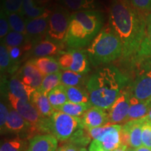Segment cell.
I'll return each mask as SVG.
<instances>
[{
  "mask_svg": "<svg viewBox=\"0 0 151 151\" xmlns=\"http://www.w3.org/2000/svg\"><path fill=\"white\" fill-rule=\"evenodd\" d=\"M109 24L122 45L124 60L132 59L140 49L146 35V16L125 0H112L109 10Z\"/></svg>",
  "mask_w": 151,
  "mask_h": 151,
  "instance_id": "cell-1",
  "label": "cell"
},
{
  "mask_svg": "<svg viewBox=\"0 0 151 151\" xmlns=\"http://www.w3.org/2000/svg\"><path fill=\"white\" fill-rule=\"evenodd\" d=\"M129 78L113 66L101 67L92 73L86 83L92 106L109 109L123 89Z\"/></svg>",
  "mask_w": 151,
  "mask_h": 151,
  "instance_id": "cell-2",
  "label": "cell"
},
{
  "mask_svg": "<svg viewBox=\"0 0 151 151\" xmlns=\"http://www.w3.org/2000/svg\"><path fill=\"white\" fill-rule=\"evenodd\" d=\"M104 16L99 11L72 13L65 39L70 49H81L89 46L104 27Z\"/></svg>",
  "mask_w": 151,
  "mask_h": 151,
  "instance_id": "cell-3",
  "label": "cell"
},
{
  "mask_svg": "<svg viewBox=\"0 0 151 151\" xmlns=\"http://www.w3.org/2000/svg\"><path fill=\"white\" fill-rule=\"evenodd\" d=\"M90 65H107L122 56V45L110 24L103 27L87 48Z\"/></svg>",
  "mask_w": 151,
  "mask_h": 151,
  "instance_id": "cell-4",
  "label": "cell"
},
{
  "mask_svg": "<svg viewBox=\"0 0 151 151\" xmlns=\"http://www.w3.org/2000/svg\"><path fill=\"white\" fill-rule=\"evenodd\" d=\"M132 60L135 77L128 86L130 94L139 101H147L151 97V58L135 56Z\"/></svg>",
  "mask_w": 151,
  "mask_h": 151,
  "instance_id": "cell-5",
  "label": "cell"
},
{
  "mask_svg": "<svg viewBox=\"0 0 151 151\" xmlns=\"http://www.w3.org/2000/svg\"><path fill=\"white\" fill-rule=\"evenodd\" d=\"M120 124H107L99 127L88 129L89 134L93 139L89 146L90 151H113L121 145Z\"/></svg>",
  "mask_w": 151,
  "mask_h": 151,
  "instance_id": "cell-6",
  "label": "cell"
},
{
  "mask_svg": "<svg viewBox=\"0 0 151 151\" xmlns=\"http://www.w3.org/2000/svg\"><path fill=\"white\" fill-rule=\"evenodd\" d=\"M50 134L58 140H69L78 130L84 128L81 118L73 117L62 111H55L50 118Z\"/></svg>",
  "mask_w": 151,
  "mask_h": 151,
  "instance_id": "cell-7",
  "label": "cell"
},
{
  "mask_svg": "<svg viewBox=\"0 0 151 151\" xmlns=\"http://www.w3.org/2000/svg\"><path fill=\"white\" fill-rule=\"evenodd\" d=\"M71 15L70 11L62 5H57L51 11L46 38L59 43L65 42Z\"/></svg>",
  "mask_w": 151,
  "mask_h": 151,
  "instance_id": "cell-8",
  "label": "cell"
},
{
  "mask_svg": "<svg viewBox=\"0 0 151 151\" xmlns=\"http://www.w3.org/2000/svg\"><path fill=\"white\" fill-rule=\"evenodd\" d=\"M60 69L71 71L81 74H86L90 71V63L86 50L82 49H70L61 51L58 58Z\"/></svg>",
  "mask_w": 151,
  "mask_h": 151,
  "instance_id": "cell-9",
  "label": "cell"
},
{
  "mask_svg": "<svg viewBox=\"0 0 151 151\" xmlns=\"http://www.w3.org/2000/svg\"><path fill=\"white\" fill-rule=\"evenodd\" d=\"M5 132L14 133L21 137H25L26 139H32L38 135L32 125L14 109L9 111L4 133Z\"/></svg>",
  "mask_w": 151,
  "mask_h": 151,
  "instance_id": "cell-10",
  "label": "cell"
},
{
  "mask_svg": "<svg viewBox=\"0 0 151 151\" xmlns=\"http://www.w3.org/2000/svg\"><path fill=\"white\" fill-rule=\"evenodd\" d=\"M144 118L129 121L122 126L120 132L121 145L131 149H136L142 146L141 133Z\"/></svg>",
  "mask_w": 151,
  "mask_h": 151,
  "instance_id": "cell-11",
  "label": "cell"
},
{
  "mask_svg": "<svg viewBox=\"0 0 151 151\" xmlns=\"http://www.w3.org/2000/svg\"><path fill=\"white\" fill-rule=\"evenodd\" d=\"M130 92L129 88H124L109 109V124L125 123L130 107Z\"/></svg>",
  "mask_w": 151,
  "mask_h": 151,
  "instance_id": "cell-12",
  "label": "cell"
},
{
  "mask_svg": "<svg viewBox=\"0 0 151 151\" xmlns=\"http://www.w3.org/2000/svg\"><path fill=\"white\" fill-rule=\"evenodd\" d=\"M50 14L51 11L49 10L42 16L37 18L27 19L26 20V35L33 46L46 37Z\"/></svg>",
  "mask_w": 151,
  "mask_h": 151,
  "instance_id": "cell-13",
  "label": "cell"
},
{
  "mask_svg": "<svg viewBox=\"0 0 151 151\" xmlns=\"http://www.w3.org/2000/svg\"><path fill=\"white\" fill-rule=\"evenodd\" d=\"M24 84L35 90L40 88L44 76L34 63L33 60H29L24 64L16 76Z\"/></svg>",
  "mask_w": 151,
  "mask_h": 151,
  "instance_id": "cell-14",
  "label": "cell"
},
{
  "mask_svg": "<svg viewBox=\"0 0 151 151\" xmlns=\"http://www.w3.org/2000/svg\"><path fill=\"white\" fill-rule=\"evenodd\" d=\"M83 125L86 129L99 127L109 124V114L105 109L92 106L81 118Z\"/></svg>",
  "mask_w": 151,
  "mask_h": 151,
  "instance_id": "cell-15",
  "label": "cell"
},
{
  "mask_svg": "<svg viewBox=\"0 0 151 151\" xmlns=\"http://www.w3.org/2000/svg\"><path fill=\"white\" fill-rule=\"evenodd\" d=\"M7 92L18 99L26 101H31V97L35 89L24 84L22 81L14 76L6 83Z\"/></svg>",
  "mask_w": 151,
  "mask_h": 151,
  "instance_id": "cell-16",
  "label": "cell"
},
{
  "mask_svg": "<svg viewBox=\"0 0 151 151\" xmlns=\"http://www.w3.org/2000/svg\"><path fill=\"white\" fill-rule=\"evenodd\" d=\"M58 139L51 134H39L29 139L28 151H55Z\"/></svg>",
  "mask_w": 151,
  "mask_h": 151,
  "instance_id": "cell-17",
  "label": "cell"
},
{
  "mask_svg": "<svg viewBox=\"0 0 151 151\" xmlns=\"http://www.w3.org/2000/svg\"><path fill=\"white\" fill-rule=\"evenodd\" d=\"M62 43L55 42L53 41L45 38L36 43L32 49V55L36 58L47 57L60 53L62 51Z\"/></svg>",
  "mask_w": 151,
  "mask_h": 151,
  "instance_id": "cell-18",
  "label": "cell"
},
{
  "mask_svg": "<svg viewBox=\"0 0 151 151\" xmlns=\"http://www.w3.org/2000/svg\"><path fill=\"white\" fill-rule=\"evenodd\" d=\"M31 102L35 105L36 109L43 118H50L55 111L50 104L48 95L38 90H36L33 92L31 97Z\"/></svg>",
  "mask_w": 151,
  "mask_h": 151,
  "instance_id": "cell-19",
  "label": "cell"
},
{
  "mask_svg": "<svg viewBox=\"0 0 151 151\" xmlns=\"http://www.w3.org/2000/svg\"><path fill=\"white\" fill-rule=\"evenodd\" d=\"M150 108L151 103L148 100L141 101L131 96L130 97L129 110L125 123L129 121H132V120H139V119L146 117L148 115Z\"/></svg>",
  "mask_w": 151,
  "mask_h": 151,
  "instance_id": "cell-20",
  "label": "cell"
},
{
  "mask_svg": "<svg viewBox=\"0 0 151 151\" xmlns=\"http://www.w3.org/2000/svg\"><path fill=\"white\" fill-rule=\"evenodd\" d=\"M34 63L43 76L60 71V67L58 60L53 57H41L33 59Z\"/></svg>",
  "mask_w": 151,
  "mask_h": 151,
  "instance_id": "cell-21",
  "label": "cell"
},
{
  "mask_svg": "<svg viewBox=\"0 0 151 151\" xmlns=\"http://www.w3.org/2000/svg\"><path fill=\"white\" fill-rule=\"evenodd\" d=\"M65 89L69 101L77 104H91L89 92L87 89L80 86H65Z\"/></svg>",
  "mask_w": 151,
  "mask_h": 151,
  "instance_id": "cell-22",
  "label": "cell"
},
{
  "mask_svg": "<svg viewBox=\"0 0 151 151\" xmlns=\"http://www.w3.org/2000/svg\"><path fill=\"white\" fill-rule=\"evenodd\" d=\"M60 5L74 12L90 11L96 8L95 0H60Z\"/></svg>",
  "mask_w": 151,
  "mask_h": 151,
  "instance_id": "cell-23",
  "label": "cell"
},
{
  "mask_svg": "<svg viewBox=\"0 0 151 151\" xmlns=\"http://www.w3.org/2000/svg\"><path fill=\"white\" fill-rule=\"evenodd\" d=\"M1 42H2L7 48L25 46H32L33 48V45L26 34L11 31Z\"/></svg>",
  "mask_w": 151,
  "mask_h": 151,
  "instance_id": "cell-24",
  "label": "cell"
},
{
  "mask_svg": "<svg viewBox=\"0 0 151 151\" xmlns=\"http://www.w3.org/2000/svg\"><path fill=\"white\" fill-rule=\"evenodd\" d=\"M36 4L35 0H23L21 14L26 19L39 18L49 11L46 7L38 6Z\"/></svg>",
  "mask_w": 151,
  "mask_h": 151,
  "instance_id": "cell-25",
  "label": "cell"
},
{
  "mask_svg": "<svg viewBox=\"0 0 151 151\" xmlns=\"http://www.w3.org/2000/svg\"><path fill=\"white\" fill-rule=\"evenodd\" d=\"M92 106L91 104H77L68 101L56 111H62L69 116L80 118Z\"/></svg>",
  "mask_w": 151,
  "mask_h": 151,
  "instance_id": "cell-26",
  "label": "cell"
},
{
  "mask_svg": "<svg viewBox=\"0 0 151 151\" xmlns=\"http://www.w3.org/2000/svg\"><path fill=\"white\" fill-rule=\"evenodd\" d=\"M48 98L52 108L56 111L64 104L68 101L65 86L62 84L57 86L48 94Z\"/></svg>",
  "mask_w": 151,
  "mask_h": 151,
  "instance_id": "cell-27",
  "label": "cell"
},
{
  "mask_svg": "<svg viewBox=\"0 0 151 151\" xmlns=\"http://www.w3.org/2000/svg\"><path fill=\"white\" fill-rule=\"evenodd\" d=\"M61 78L62 71H58V72L46 76L43 78L42 83L38 90L48 95V94L52 89L61 84Z\"/></svg>",
  "mask_w": 151,
  "mask_h": 151,
  "instance_id": "cell-28",
  "label": "cell"
},
{
  "mask_svg": "<svg viewBox=\"0 0 151 151\" xmlns=\"http://www.w3.org/2000/svg\"><path fill=\"white\" fill-rule=\"evenodd\" d=\"M0 71L1 76L5 74L6 73H13L16 71L13 66L8 48L2 42H1L0 45Z\"/></svg>",
  "mask_w": 151,
  "mask_h": 151,
  "instance_id": "cell-29",
  "label": "cell"
},
{
  "mask_svg": "<svg viewBox=\"0 0 151 151\" xmlns=\"http://www.w3.org/2000/svg\"><path fill=\"white\" fill-rule=\"evenodd\" d=\"M29 143L26 139L18 137L5 141L1 146L0 151H28Z\"/></svg>",
  "mask_w": 151,
  "mask_h": 151,
  "instance_id": "cell-30",
  "label": "cell"
},
{
  "mask_svg": "<svg viewBox=\"0 0 151 151\" xmlns=\"http://www.w3.org/2000/svg\"><path fill=\"white\" fill-rule=\"evenodd\" d=\"M11 31L26 34V19L21 13H12L7 15Z\"/></svg>",
  "mask_w": 151,
  "mask_h": 151,
  "instance_id": "cell-31",
  "label": "cell"
},
{
  "mask_svg": "<svg viewBox=\"0 0 151 151\" xmlns=\"http://www.w3.org/2000/svg\"><path fill=\"white\" fill-rule=\"evenodd\" d=\"M84 76L81 73L71 71H64L62 72L61 84L65 86L78 87L84 83Z\"/></svg>",
  "mask_w": 151,
  "mask_h": 151,
  "instance_id": "cell-32",
  "label": "cell"
},
{
  "mask_svg": "<svg viewBox=\"0 0 151 151\" xmlns=\"http://www.w3.org/2000/svg\"><path fill=\"white\" fill-rule=\"evenodd\" d=\"M8 48L9 55H10L13 66L16 71L18 65L20 64V62L22 60L23 56L27 51H29L30 50L32 49V46L11 47V48Z\"/></svg>",
  "mask_w": 151,
  "mask_h": 151,
  "instance_id": "cell-33",
  "label": "cell"
},
{
  "mask_svg": "<svg viewBox=\"0 0 151 151\" xmlns=\"http://www.w3.org/2000/svg\"><path fill=\"white\" fill-rule=\"evenodd\" d=\"M91 137L89 134L88 129L82 128L79 129L69 139V142L73 143L76 146H86L91 141Z\"/></svg>",
  "mask_w": 151,
  "mask_h": 151,
  "instance_id": "cell-34",
  "label": "cell"
},
{
  "mask_svg": "<svg viewBox=\"0 0 151 151\" xmlns=\"http://www.w3.org/2000/svg\"><path fill=\"white\" fill-rule=\"evenodd\" d=\"M23 0H1V9L7 15L21 13Z\"/></svg>",
  "mask_w": 151,
  "mask_h": 151,
  "instance_id": "cell-35",
  "label": "cell"
},
{
  "mask_svg": "<svg viewBox=\"0 0 151 151\" xmlns=\"http://www.w3.org/2000/svg\"><path fill=\"white\" fill-rule=\"evenodd\" d=\"M135 56L151 58V27L147 26L146 37L141 43L140 49Z\"/></svg>",
  "mask_w": 151,
  "mask_h": 151,
  "instance_id": "cell-36",
  "label": "cell"
},
{
  "mask_svg": "<svg viewBox=\"0 0 151 151\" xmlns=\"http://www.w3.org/2000/svg\"><path fill=\"white\" fill-rule=\"evenodd\" d=\"M141 140L143 146L151 149V122L145 117L144 122L142 126Z\"/></svg>",
  "mask_w": 151,
  "mask_h": 151,
  "instance_id": "cell-37",
  "label": "cell"
},
{
  "mask_svg": "<svg viewBox=\"0 0 151 151\" xmlns=\"http://www.w3.org/2000/svg\"><path fill=\"white\" fill-rule=\"evenodd\" d=\"M11 32L9 26L8 16L3 10L0 11V39L1 41L4 39L8 34Z\"/></svg>",
  "mask_w": 151,
  "mask_h": 151,
  "instance_id": "cell-38",
  "label": "cell"
},
{
  "mask_svg": "<svg viewBox=\"0 0 151 151\" xmlns=\"http://www.w3.org/2000/svg\"><path fill=\"white\" fill-rule=\"evenodd\" d=\"M131 2L135 9L144 15L148 16L151 12V0H131Z\"/></svg>",
  "mask_w": 151,
  "mask_h": 151,
  "instance_id": "cell-39",
  "label": "cell"
},
{
  "mask_svg": "<svg viewBox=\"0 0 151 151\" xmlns=\"http://www.w3.org/2000/svg\"><path fill=\"white\" fill-rule=\"evenodd\" d=\"M9 114V111L8 107L1 101L0 103V128H1V133H4L6 124L7 119H8Z\"/></svg>",
  "mask_w": 151,
  "mask_h": 151,
  "instance_id": "cell-40",
  "label": "cell"
},
{
  "mask_svg": "<svg viewBox=\"0 0 151 151\" xmlns=\"http://www.w3.org/2000/svg\"><path fill=\"white\" fill-rule=\"evenodd\" d=\"M65 147V151H79L80 148L79 147L75 146L74 144L71 143H68L67 144L64 145Z\"/></svg>",
  "mask_w": 151,
  "mask_h": 151,
  "instance_id": "cell-41",
  "label": "cell"
},
{
  "mask_svg": "<svg viewBox=\"0 0 151 151\" xmlns=\"http://www.w3.org/2000/svg\"><path fill=\"white\" fill-rule=\"evenodd\" d=\"M132 149L128 148V147L125 146H122V145H120V146L118 147V148L115 149L113 151H131Z\"/></svg>",
  "mask_w": 151,
  "mask_h": 151,
  "instance_id": "cell-42",
  "label": "cell"
},
{
  "mask_svg": "<svg viewBox=\"0 0 151 151\" xmlns=\"http://www.w3.org/2000/svg\"><path fill=\"white\" fill-rule=\"evenodd\" d=\"M132 151H151V149L147 148L145 146H141L139 148H136V149H132Z\"/></svg>",
  "mask_w": 151,
  "mask_h": 151,
  "instance_id": "cell-43",
  "label": "cell"
},
{
  "mask_svg": "<svg viewBox=\"0 0 151 151\" xmlns=\"http://www.w3.org/2000/svg\"><path fill=\"white\" fill-rule=\"evenodd\" d=\"M146 20H147V26L151 27V12L148 15V16H147Z\"/></svg>",
  "mask_w": 151,
  "mask_h": 151,
  "instance_id": "cell-44",
  "label": "cell"
},
{
  "mask_svg": "<svg viewBox=\"0 0 151 151\" xmlns=\"http://www.w3.org/2000/svg\"><path fill=\"white\" fill-rule=\"evenodd\" d=\"M146 118L148 119V121L151 122V108H150V110H149L148 115H147V116H146Z\"/></svg>",
  "mask_w": 151,
  "mask_h": 151,
  "instance_id": "cell-45",
  "label": "cell"
},
{
  "mask_svg": "<svg viewBox=\"0 0 151 151\" xmlns=\"http://www.w3.org/2000/svg\"><path fill=\"white\" fill-rule=\"evenodd\" d=\"M55 151H65V147H64V146H60L59 148H58Z\"/></svg>",
  "mask_w": 151,
  "mask_h": 151,
  "instance_id": "cell-46",
  "label": "cell"
},
{
  "mask_svg": "<svg viewBox=\"0 0 151 151\" xmlns=\"http://www.w3.org/2000/svg\"><path fill=\"white\" fill-rule=\"evenodd\" d=\"M79 151H88V150H87V149L85 148H81L80 150H79Z\"/></svg>",
  "mask_w": 151,
  "mask_h": 151,
  "instance_id": "cell-47",
  "label": "cell"
},
{
  "mask_svg": "<svg viewBox=\"0 0 151 151\" xmlns=\"http://www.w3.org/2000/svg\"><path fill=\"white\" fill-rule=\"evenodd\" d=\"M125 1H129V2H131V0H125Z\"/></svg>",
  "mask_w": 151,
  "mask_h": 151,
  "instance_id": "cell-48",
  "label": "cell"
},
{
  "mask_svg": "<svg viewBox=\"0 0 151 151\" xmlns=\"http://www.w3.org/2000/svg\"><path fill=\"white\" fill-rule=\"evenodd\" d=\"M148 101H150V102L151 103V97H150V99H148Z\"/></svg>",
  "mask_w": 151,
  "mask_h": 151,
  "instance_id": "cell-49",
  "label": "cell"
},
{
  "mask_svg": "<svg viewBox=\"0 0 151 151\" xmlns=\"http://www.w3.org/2000/svg\"><path fill=\"white\" fill-rule=\"evenodd\" d=\"M101 151H106V150H101Z\"/></svg>",
  "mask_w": 151,
  "mask_h": 151,
  "instance_id": "cell-50",
  "label": "cell"
},
{
  "mask_svg": "<svg viewBox=\"0 0 151 151\" xmlns=\"http://www.w3.org/2000/svg\"><path fill=\"white\" fill-rule=\"evenodd\" d=\"M131 151H132V150H131Z\"/></svg>",
  "mask_w": 151,
  "mask_h": 151,
  "instance_id": "cell-51",
  "label": "cell"
}]
</instances>
